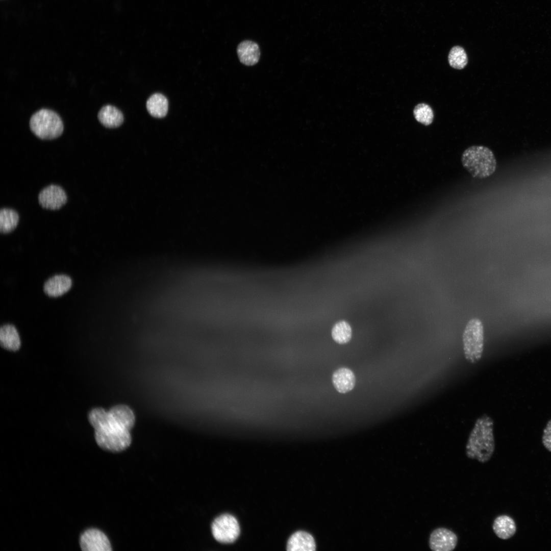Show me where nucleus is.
<instances>
[{
    "mask_svg": "<svg viewBox=\"0 0 551 551\" xmlns=\"http://www.w3.org/2000/svg\"><path fill=\"white\" fill-rule=\"evenodd\" d=\"M88 419L94 428L95 441L101 448L119 452L131 444L130 431L135 424V416L129 406L116 405L108 411L94 408L89 413Z\"/></svg>",
    "mask_w": 551,
    "mask_h": 551,
    "instance_id": "f257e3e1",
    "label": "nucleus"
},
{
    "mask_svg": "<svg viewBox=\"0 0 551 551\" xmlns=\"http://www.w3.org/2000/svg\"><path fill=\"white\" fill-rule=\"evenodd\" d=\"M493 427V419L487 414L477 420L465 447L468 458L482 463L490 460L495 449Z\"/></svg>",
    "mask_w": 551,
    "mask_h": 551,
    "instance_id": "f03ea898",
    "label": "nucleus"
},
{
    "mask_svg": "<svg viewBox=\"0 0 551 551\" xmlns=\"http://www.w3.org/2000/svg\"><path fill=\"white\" fill-rule=\"evenodd\" d=\"M462 341L466 360L471 363L480 361L484 344V327L480 319L473 318L467 322L462 335Z\"/></svg>",
    "mask_w": 551,
    "mask_h": 551,
    "instance_id": "39448f33",
    "label": "nucleus"
},
{
    "mask_svg": "<svg viewBox=\"0 0 551 551\" xmlns=\"http://www.w3.org/2000/svg\"><path fill=\"white\" fill-rule=\"evenodd\" d=\"M80 545L83 551H110L111 546L106 535L96 529L84 531L80 538Z\"/></svg>",
    "mask_w": 551,
    "mask_h": 551,
    "instance_id": "0eeeda50",
    "label": "nucleus"
},
{
    "mask_svg": "<svg viewBox=\"0 0 551 551\" xmlns=\"http://www.w3.org/2000/svg\"><path fill=\"white\" fill-rule=\"evenodd\" d=\"M0 343L2 347L11 351L19 349L21 342L18 333L12 324H5L0 329Z\"/></svg>",
    "mask_w": 551,
    "mask_h": 551,
    "instance_id": "dca6fc26",
    "label": "nucleus"
},
{
    "mask_svg": "<svg viewBox=\"0 0 551 551\" xmlns=\"http://www.w3.org/2000/svg\"><path fill=\"white\" fill-rule=\"evenodd\" d=\"M72 281L66 275H55L49 279L44 285V291L48 296L58 297L67 292L71 288Z\"/></svg>",
    "mask_w": 551,
    "mask_h": 551,
    "instance_id": "f8f14e48",
    "label": "nucleus"
},
{
    "mask_svg": "<svg viewBox=\"0 0 551 551\" xmlns=\"http://www.w3.org/2000/svg\"><path fill=\"white\" fill-rule=\"evenodd\" d=\"M211 528L213 537L221 543L233 542L240 534L237 520L230 514H223L217 517L213 522Z\"/></svg>",
    "mask_w": 551,
    "mask_h": 551,
    "instance_id": "423d86ee",
    "label": "nucleus"
},
{
    "mask_svg": "<svg viewBox=\"0 0 551 551\" xmlns=\"http://www.w3.org/2000/svg\"><path fill=\"white\" fill-rule=\"evenodd\" d=\"M463 166L474 178L483 179L491 176L496 170L497 162L492 151L488 147L473 145L462 153Z\"/></svg>",
    "mask_w": 551,
    "mask_h": 551,
    "instance_id": "7ed1b4c3",
    "label": "nucleus"
},
{
    "mask_svg": "<svg viewBox=\"0 0 551 551\" xmlns=\"http://www.w3.org/2000/svg\"><path fill=\"white\" fill-rule=\"evenodd\" d=\"M542 442L544 447L551 452V419L547 422L543 430Z\"/></svg>",
    "mask_w": 551,
    "mask_h": 551,
    "instance_id": "4be33fe9",
    "label": "nucleus"
},
{
    "mask_svg": "<svg viewBox=\"0 0 551 551\" xmlns=\"http://www.w3.org/2000/svg\"><path fill=\"white\" fill-rule=\"evenodd\" d=\"M146 108L152 116L163 118L166 115L168 112V100L164 95L158 93H155L147 99Z\"/></svg>",
    "mask_w": 551,
    "mask_h": 551,
    "instance_id": "f3484780",
    "label": "nucleus"
},
{
    "mask_svg": "<svg viewBox=\"0 0 551 551\" xmlns=\"http://www.w3.org/2000/svg\"><path fill=\"white\" fill-rule=\"evenodd\" d=\"M237 53L240 62L246 66L255 65L260 57L259 45L252 40L241 42L237 46Z\"/></svg>",
    "mask_w": 551,
    "mask_h": 551,
    "instance_id": "9d476101",
    "label": "nucleus"
},
{
    "mask_svg": "<svg viewBox=\"0 0 551 551\" xmlns=\"http://www.w3.org/2000/svg\"><path fill=\"white\" fill-rule=\"evenodd\" d=\"M331 334L335 342L340 344H345L352 338V328L347 322L341 320L334 325Z\"/></svg>",
    "mask_w": 551,
    "mask_h": 551,
    "instance_id": "6ab92c4d",
    "label": "nucleus"
},
{
    "mask_svg": "<svg viewBox=\"0 0 551 551\" xmlns=\"http://www.w3.org/2000/svg\"><path fill=\"white\" fill-rule=\"evenodd\" d=\"M492 529L498 538L507 540L514 535L516 531V525L512 517L507 515H502L496 517L494 520Z\"/></svg>",
    "mask_w": 551,
    "mask_h": 551,
    "instance_id": "2eb2a0df",
    "label": "nucleus"
},
{
    "mask_svg": "<svg viewBox=\"0 0 551 551\" xmlns=\"http://www.w3.org/2000/svg\"><path fill=\"white\" fill-rule=\"evenodd\" d=\"M332 383L336 390L340 393H346L355 387L356 378L353 371L346 367L335 371L332 375Z\"/></svg>",
    "mask_w": 551,
    "mask_h": 551,
    "instance_id": "9b49d317",
    "label": "nucleus"
},
{
    "mask_svg": "<svg viewBox=\"0 0 551 551\" xmlns=\"http://www.w3.org/2000/svg\"><path fill=\"white\" fill-rule=\"evenodd\" d=\"M97 117L99 122L107 128H116L123 122V115L116 107L107 105L99 111Z\"/></svg>",
    "mask_w": 551,
    "mask_h": 551,
    "instance_id": "4468645a",
    "label": "nucleus"
},
{
    "mask_svg": "<svg viewBox=\"0 0 551 551\" xmlns=\"http://www.w3.org/2000/svg\"><path fill=\"white\" fill-rule=\"evenodd\" d=\"M67 197L64 189L57 185H50L43 189L38 195L40 206L46 209L56 210L67 202Z\"/></svg>",
    "mask_w": 551,
    "mask_h": 551,
    "instance_id": "1a4fd4ad",
    "label": "nucleus"
},
{
    "mask_svg": "<svg viewBox=\"0 0 551 551\" xmlns=\"http://www.w3.org/2000/svg\"><path fill=\"white\" fill-rule=\"evenodd\" d=\"M449 65L457 69H462L468 63V57L464 49L459 45L453 47L448 56Z\"/></svg>",
    "mask_w": 551,
    "mask_h": 551,
    "instance_id": "aec40b11",
    "label": "nucleus"
},
{
    "mask_svg": "<svg viewBox=\"0 0 551 551\" xmlns=\"http://www.w3.org/2000/svg\"><path fill=\"white\" fill-rule=\"evenodd\" d=\"M19 221L17 212L10 208H3L0 212V231L3 234L12 232Z\"/></svg>",
    "mask_w": 551,
    "mask_h": 551,
    "instance_id": "a211bd4d",
    "label": "nucleus"
},
{
    "mask_svg": "<svg viewBox=\"0 0 551 551\" xmlns=\"http://www.w3.org/2000/svg\"><path fill=\"white\" fill-rule=\"evenodd\" d=\"M29 125L32 132L43 140L57 138L62 135L64 130L60 116L47 109H41L34 113L30 118Z\"/></svg>",
    "mask_w": 551,
    "mask_h": 551,
    "instance_id": "20e7f679",
    "label": "nucleus"
},
{
    "mask_svg": "<svg viewBox=\"0 0 551 551\" xmlns=\"http://www.w3.org/2000/svg\"><path fill=\"white\" fill-rule=\"evenodd\" d=\"M413 115L418 122L425 126L431 124L433 121V109L430 106L425 103L417 104L414 108Z\"/></svg>",
    "mask_w": 551,
    "mask_h": 551,
    "instance_id": "412c9836",
    "label": "nucleus"
},
{
    "mask_svg": "<svg viewBox=\"0 0 551 551\" xmlns=\"http://www.w3.org/2000/svg\"><path fill=\"white\" fill-rule=\"evenodd\" d=\"M457 543V535L445 528L433 530L429 539V545L433 551H452L456 548Z\"/></svg>",
    "mask_w": 551,
    "mask_h": 551,
    "instance_id": "6e6552de",
    "label": "nucleus"
},
{
    "mask_svg": "<svg viewBox=\"0 0 551 551\" xmlns=\"http://www.w3.org/2000/svg\"><path fill=\"white\" fill-rule=\"evenodd\" d=\"M315 543L313 537L304 531L294 533L289 539L287 550L288 551H313L315 550Z\"/></svg>",
    "mask_w": 551,
    "mask_h": 551,
    "instance_id": "ddd939ff",
    "label": "nucleus"
}]
</instances>
